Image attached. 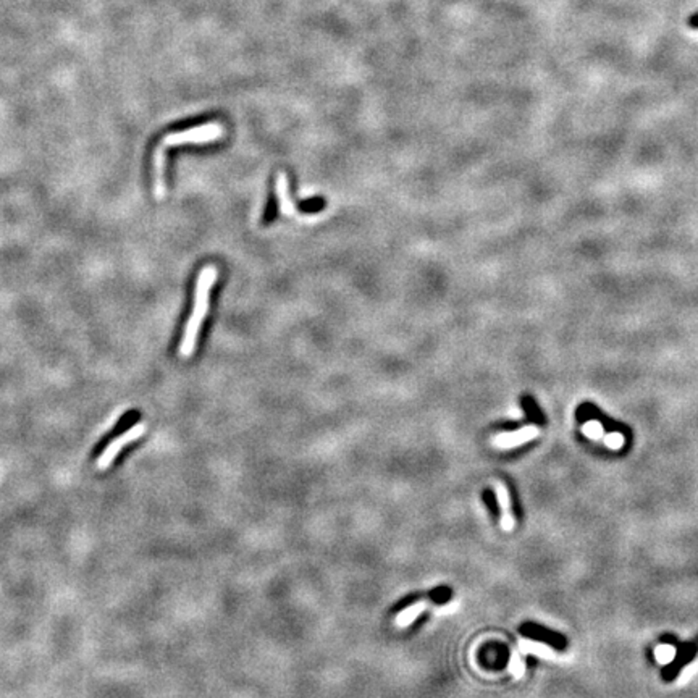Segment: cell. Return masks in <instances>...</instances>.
<instances>
[{
	"label": "cell",
	"instance_id": "5bb4252c",
	"mask_svg": "<svg viewBox=\"0 0 698 698\" xmlns=\"http://www.w3.org/2000/svg\"><path fill=\"white\" fill-rule=\"evenodd\" d=\"M583 433H585L587 437H590V438H598L600 435L603 433V427H602V423L597 422V420H590V422H587L585 425H583Z\"/></svg>",
	"mask_w": 698,
	"mask_h": 698
},
{
	"label": "cell",
	"instance_id": "3957f363",
	"mask_svg": "<svg viewBox=\"0 0 698 698\" xmlns=\"http://www.w3.org/2000/svg\"><path fill=\"white\" fill-rule=\"evenodd\" d=\"M139 420H141L139 411H128V413L125 414L122 419H120L115 425L112 427V430L105 433L104 437H102L99 442L96 443L93 451H91V461L101 459V457L107 453V450L110 448V445L115 442V440H118L120 437H123L125 433H128L131 428L138 425Z\"/></svg>",
	"mask_w": 698,
	"mask_h": 698
},
{
	"label": "cell",
	"instance_id": "52a82bcc",
	"mask_svg": "<svg viewBox=\"0 0 698 698\" xmlns=\"http://www.w3.org/2000/svg\"><path fill=\"white\" fill-rule=\"evenodd\" d=\"M522 634L529 635V637L534 639V640H542V642L547 643V645L556 646V648H564L566 646V639L563 637V635L558 634V632L548 631V629H545V627H540V626H535V624H525V626H522Z\"/></svg>",
	"mask_w": 698,
	"mask_h": 698
},
{
	"label": "cell",
	"instance_id": "6da1fadb",
	"mask_svg": "<svg viewBox=\"0 0 698 698\" xmlns=\"http://www.w3.org/2000/svg\"><path fill=\"white\" fill-rule=\"evenodd\" d=\"M217 277H219V268L215 265H205L202 267V270L199 272L198 283H196V293H194V304L191 316L188 319L185 333H183V340L180 343V356L181 357H191L194 351H196L198 346V338L199 333H201L204 319L209 312V304H210V291L214 288V285L217 282Z\"/></svg>",
	"mask_w": 698,
	"mask_h": 698
},
{
	"label": "cell",
	"instance_id": "5b68a950",
	"mask_svg": "<svg viewBox=\"0 0 698 698\" xmlns=\"http://www.w3.org/2000/svg\"><path fill=\"white\" fill-rule=\"evenodd\" d=\"M537 435H539V428H537L535 425H525L524 428H520V430H516V432H506V433L496 435L495 440H493V445L496 446V448H501V450L516 448V446H520V445L530 442V440H534Z\"/></svg>",
	"mask_w": 698,
	"mask_h": 698
},
{
	"label": "cell",
	"instance_id": "9a60e30c",
	"mask_svg": "<svg viewBox=\"0 0 698 698\" xmlns=\"http://www.w3.org/2000/svg\"><path fill=\"white\" fill-rule=\"evenodd\" d=\"M622 445H624V437L621 433H610L606 437V446H610L611 450H619Z\"/></svg>",
	"mask_w": 698,
	"mask_h": 698
},
{
	"label": "cell",
	"instance_id": "ba28073f",
	"mask_svg": "<svg viewBox=\"0 0 698 698\" xmlns=\"http://www.w3.org/2000/svg\"><path fill=\"white\" fill-rule=\"evenodd\" d=\"M695 653H697V645L695 643L682 646V648L679 650V653H676L677 656H674L676 660H673L671 663H669V666L665 669V673H663V677H665V680H673L674 677H676V674L685 665H689L690 660L694 658Z\"/></svg>",
	"mask_w": 698,
	"mask_h": 698
},
{
	"label": "cell",
	"instance_id": "4fadbf2b",
	"mask_svg": "<svg viewBox=\"0 0 698 698\" xmlns=\"http://www.w3.org/2000/svg\"><path fill=\"white\" fill-rule=\"evenodd\" d=\"M509 671L513 673V676L516 677V679H520V677L524 676L525 665H524V660H522V658H520V655L517 653V651H513L511 661H509Z\"/></svg>",
	"mask_w": 698,
	"mask_h": 698
},
{
	"label": "cell",
	"instance_id": "8fae6325",
	"mask_svg": "<svg viewBox=\"0 0 698 698\" xmlns=\"http://www.w3.org/2000/svg\"><path fill=\"white\" fill-rule=\"evenodd\" d=\"M427 606H428V603L423 602V600H422V602H417L414 605L408 606V608H406L404 611H401V613H399L396 616V626L398 627H408V626H411L417 619V617H419L423 613V611H425Z\"/></svg>",
	"mask_w": 698,
	"mask_h": 698
},
{
	"label": "cell",
	"instance_id": "7a4b0ae2",
	"mask_svg": "<svg viewBox=\"0 0 698 698\" xmlns=\"http://www.w3.org/2000/svg\"><path fill=\"white\" fill-rule=\"evenodd\" d=\"M223 136H225V130H223L220 123H205L201 125V127H194L185 131H178V133H170L164 136L160 146L167 149L183 144H207V142H214L223 138Z\"/></svg>",
	"mask_w": 698,
	"mask_h": 698
},
{
	"label": "cell",
	"instance_id": "9c48e42d",
	"mask_svg": "<svg viewBox=\"0 0 698 698\" xmlns=\"http://www.w3.org/2000/svg\"><path fill=\"white\" fill-rule=\"evenodd\" d=\"M496 496H498V505L501 508V527L506 532L513 530L514 517L511 513V500H509V493L505 484L496 482Z\"/></svg>",
	"mask_w": 698,
	"mask_h": 698
},
{
	"label": "cell",
	"instance_id": "277c9868",
	"mask_svg": "<svg viewBox=\"0 0 698 698\" xmlns=\"http://www.w3.org/2000/svg\"><path fill=\"white\" fill-rule=\"evenodd\" d=\"M165 175H167V157H165V149L159 146L154 151L152 156V178H154V198L164 199L167 194V183H165Z\"/></svg>",
	"mask_w": 698,
	"mask_h": 698
},
{
	"label": "cell",
	"instance_id": "7c38bea8",
	"mask_svg": "<svg viewBox=\"0 0 698 698\" xmlns=\"http://www.w3.org/2000/svg\"><path fill=\"white\" fill-rule=\"evenodd\" d=\"M676 653L677 651L673 645H660V646H656V650H655L656 661L661 663V665H669V663L674 660Z\"/></svg>",
	"mask_w": 698,
	"mask_h": 698
},
{
	"label": "cell",
	"instance_id": "8992f818",
	"mask_svg": "<svg viewBox=\"0 0 698 698\" xmlns=\"http://www.w3.org/2000/svg\"><path fill=\"white\" fill-rule=\"evenodd\" d=\"M275 191H277V198H278L280 214L286 215V217H297V215H299V214H297V209H296V205L293 202V198H291L290 181H288V176H286L285 171H280V173L277 175Z\"/></svg>",
	"mask_w": 698,
	"mask_h": 698
},
{
	"label": "cell",
	"instance_id": "2e32d148",
	"mask_svg": "<svg viewBox=\"0 0 698 698\" xmlns=\"http://www.w3.org/2000/svg\"><path fill=\"white\" fill-rule=\"evenodd\" d=\"M687 25H689V28H692V30L698 31V11L690 13V16L687 18Z\"/></svg>",
	"mask_w": 698,
	"mask_h": 698
},
{
	"label": "cell",
	"instance_id": "30bf717a",
	"mask_svg": "<svg viewBox=\"0 0 698 698\" xmlns=\"http://www.w3.org/2000/svg\"><path fill=\"white\" fill-rule=\"evenodd\" d=\"M519 648L522 650L524 653L543 656V658H547V660H551V661L556 660V658H558L556 651H553L551 646H548L547 643L537 642V640H534V639H530V640H520V642H519Z\"/></svg>",
	"mask_w": 698,
	"mask_h": 698
}]
</instances>
